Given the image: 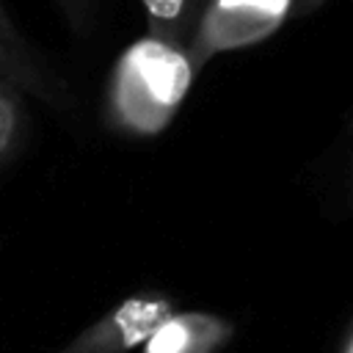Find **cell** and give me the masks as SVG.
Returning a JSON list of instances; mask_svg holds the SVG:
<instances>
[{
    "label": "cell",
    "mask_w": 353,
    "mask_h": 353,
    "mask_svg": "<svg viewBox=\"0 0 353 353\" xmlns=\"http://www.w3.org/2000/svg\"><path fill=\"white\" fill-rule=\"evenodd\" d=\"M199 74L190 50L143 36L132 41L110 72L108 119L127 135L163 132L182 108Z\"/></svg>",
    "instance_id": "obj_1"
},
{
    "label": "cell",
    "mask_w": 353,
    "mask_h": 353,
    "mask_svg": "<svg viewBox=\"0 0 353 353\" xmlns=\"http://www.w3.org/2000/svg\"><path fill=\"white\" fill-rule=\"evenodd\" d=\"M176 312L163 292H138L119 301L91 325L77 331L61 353H138L141 345Z\"/></svg>",
    "instance_id": "obj_2"
},
{
    "label": "cell",
    "mask_w": 353,
    "mask_h": 353,
    "mask_svg": "<svg viewBox=\"0 0 353 353\" xmlns=\"http://www.w3.org/2000/svg\"><path fill=\"white\" fill-rule=\"evenodd\" d=\"M290 0H210L190 44L196 69L223 50L245 47L270 36L284 22Z\"/></svg>",
    "instance_id": "obj_3"
},
{
    "label": "cell",
    "mask_w": 353,
    "mask_h": 353,
    "mask_svg": "<svg viewBox=\"0 0 353 353\" xmlns=\"http://www.w3.org/2000/svg\"><path fill=\"white\" fill-rule=\"evenodd\" d=\"M0 77L11 83L19 94H30L55 110L72 105V94L66 83L41 63V58L33 52V47L11 22L3 3H0Z\"/></svg>",
    "instance_id": "obj_4"
},
{
    "label": "cell",
    "mask_w": 353,
    "mask_h": 353,
    "mask_svg": "<svg viewBox=\"0 0 353 353\" xmlns=\"http://www.w3.org/2000/svg\"><path fill=\"white\" fill-rule=\"evenodd\" d=\"M234 336V323L207 309H176L138 353H221Z\"/></svg>",
    "instance_id": "obj_5"
},
{
    "label": "cell",
    "mask_w": 353,
    "mask_h": 353,
    "mask_svg": "<svg viewBox=\"0 0 353 353\" xmlns=\"http://www.w3.org/2000/svg\"><path fill=\"white\" fill-rule=\"evenodd\" d=\"M210 0H141L146 14V36L190 50L199 22Z\"/></svg>",
    "instance_id": "obj_6"
},
{
    "label": "cell",
    "mask_w": 353,
    "mask_h": 353,
    "mask_svg": "<svg viewBox=\"0 0 353 353\" xmlns=\"http://www.w3.org/2000/svg\"><path fill=\"white\" fill-rule=\"evenodd\" d=\"M19 121H22L19 91L0 77V160L14 149V141L19 135Z\"/></svg>",
    "instance_id": "obj_7"
},
{
    "label": "cell",
    "mask_w": 353,
    "mask_h": 353,
    "mask_svg": "<svg viewBox=\"0 0 353 353\" xmlns=\"http://www.w3.org/2000/svg\"><path fill=\"white\" fill-rule=\"evenodd\" d=\"M72 30H85L88 17H91V0H55Z\"/></svg>",
    "instance_id": "obj_8"
},
{
    "label": "cell",
    "mask_w": 353,
    "mask_h": 353,
    "mask_svg": "<svg viewBox=\"0 0 353 353\" xmlns=\"http://www.w3.org/2000/svg\"><path fill=\"white\" fill-rule=\"evenodd\" d=\"M342 353H353V331L347 334V339H345V347H342Z\"/></svg>",
    "instance_id": "obj_9"
},
{
    "label": "cell",
    "mask_w": 353,
    "mask_h": 353,
    "mask_svg": "<svg viewBox=\"0 0 353 353\" xmlns=\"http://www.w3.org/2000/svg\"><path fill=\"white\" fill-rule=\"evenodd\" d=\"M350 196H353V185H350Z\"/></svg>",
    "instance_id": "obj_10"
}]
</instances>
